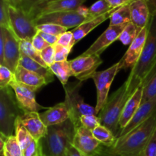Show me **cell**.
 I'll return each instance as SVG.
<instances>
[{
	"label": "cell",
	"instance_id": "cell-1",
	"mask_svg": "<svg viewBox=\"0 0 156 156\" xmlns=\"http://www.w3.org/2000/svg\"><path fill=\"white\" fill-rule=\"evenodd\" d=\"M156 68V15H151L148 24V34L143 53L136 65L131 69L126 81L133 92L143 85L148 76Z\"/></svg>",
	"mask_w": 156,
	"mask_h": 156
},
{
	"label": "cell",
	"instance_id": "cell-2",
	"mask_svg": "<svg viewBox=\"0 0 156 156\" xmlns=\"http://www.w3.org/2000/svg\"><path fill=\"white\" fill-rule=\"evenodd\" d=\"M155 129L156 112L126 135L116 139L108 149L117 156H140Z\"/></svg>",
	"mask_w": 156,
	"mask_h": 156
},
{
	"label": "cell",
	"instance_id": "cell-3",
	"mask_svg": "<svg viewBox=\"0 0 156 156\" xmlns=\"http://www.w3.org/2000/svg\"><path fill=\"white\" fill-rule=\"evenodd\" d=\"M76 129L70 119L61 124L47 127L45 137L40 140L42 156H66L72 146Z\"/></svg>",
	"mask_w": 156,
	"mask_h": 156
},
{
	"label": "cell",
	"instance_id": "cell-4",
	"mask_svg": "<svg viewBox=\"0 0 156 156\" xmlns=\"http://www.w3.org/2000/svg\"><path fill=\"white\" fill-rule=\"evenodd\" d=\"M133 94L130 91L129 83L126 82L111 96L99 113L101 125L105 126L117 136L120 130L119 120L126 103Z\"/></svg>",
	"mask_w": 156,
	"mask_h": 156
},
{
	"label": "cell",
	"instance_id": "cell-5",
	"mask_svg": "<svg viewBox=\"0 0 156 156\" xmlns=\"http://www.w3.org/2000/svg\"><path fill=\"white\" fill-rule=\"evenodd\" d=\"M22 114L13 89L0 88V133L6 138L14 135L15 122Z\"/></svg>",
	"mask_w": 156,
	"mask_h": 156
},
{
	"label": "cell",
	"instance_id": "cell-6",
	"mask_svg": "<svg viewBox=\"0 0 156 156\" xmlns=\"http://www.w3.org/2000/svg\"><path fill=\"white\" fill-rule=\"evenodd\" d=\"M82 82L67 83L63 86L65 90V101L69 108V119L73 122L75 128L77 130L81 126L80 118L84 115H97L95 108L85 102L83 98L79 94V90L82 87Z\"/></svg>",
	"mask_w": 156,
	"mask_h": 156
},
{
	"label": "cell",
	"instance_id": "cell-7",
	"mask_svg": "<svg viewBox=\"0 0 156 156\" xmlns=\"http://www.w3.org/2000/svg\"><path fill=\"white\" fill-rule=\"evenodd\" d=\"M9 25L15 36L21 40L32 41L38 30L32 17L21 9L9 6Z\"/></svg>",
	"mask_w": 156,
	"mask_h": 156
},
{
	"label": "cell",
	"instance_id": "cell-8",
	"mask_svg": "<svg viewBox=\"0 0 156 156\" xmlns=\"http://www.w3.org/2000/svg\"><path fill=\"white\" fill-rule=\"evenodd\" d=\"M119 62L104 71L95 72L91 79H93L97 90V104L95 106L96 114H98L106 104L109 98V91L114 78L118 73Z\"/></svg>",
	"mask_w": 156,
	"mask_h": 156
},
{
	"label": "cell",
	"instance_id": "cell-9",
	"mask_svg": "<svg viewBox=\"0 0 156 156\" xmlns=\"http://www.w3.org/2000/svg\"><path fill=\"white\" fill-rule=\"evenodd\" d=\"M87 20L88 18L77 10L43 15L35 18L34 22L36 26L43 24H54L69 29L77 27Z\"/></svg>",
	"mask_w": 156,
	"mask_h": 156
},
{
	"label": "cell",
	"instance_id": "cell-10",
	"mask_svg": "<svg viewBox=\"0 0 156 156\" xmlns=\"http://www.w3.org/2000/svg\"><path fill=\"white\" fill-rule=\"evenodd\" d=\"M9 86L13 89L18 106L23 113L38 112L42 109H48L37 102L35 92L37 90L36 88L19 83L15 81V78Z\"/></svg>",
	"mask_w": 156,
	"mask_h": 156
},
{
	"label": "cell",
	"instance_id": "cell-11",
	"mask_svg": "<svg viewBox=\"0 0 156 156\" xmlns=\"http://www.w3.org/2000/svg\"><path fill=\"white\" fill-rule=\"evenodd\" d=\"M85 0H47L34 6L27 13L34 20L47 14L59 12L77 11L82 7Z\"/></svg>",
	"mask_w": 156,
	"mask_h": 156
},
{
	"label": "cell",
	"instance_id": "cell-12",
	"mask_svg": "<svg viewBox=\"0 0 156 156\" xmlns=\"http://www.w3.org/2000/svg\"><path fill=\"white\" fill-rule=\"evenodd\" d=\"M102 62L103 60L99 55L82 54L70 60V66L73 72V76H75L79 82H82L91 79Z\"/></svg>",
	"mask_w": 156,
	"mask_h": 156
},
{
	"label": "cell",
	"instance_id": "cell-13",
	"mask_svg": "<svg viewBox=\"0 0 156 156\" xmlns=\"http://www.w3.org/2000/svg\"><path fill=\"white\" fill-rule=\"evenodd\" d=\"M147 34L148 25L140 30L136 39L129 45L126 53L119 61V70L133 69L136 65L137 62L143 53Z\"/></svg>",
	"mask_w": 156,
	"mask_h": 156
},
{
	"label": "cell",
	"instance_id": "cell-14",
	"mask_svg": "<svg viewBox=\"0 0 156 156\" xmlns=\"http://www.w3.org/2000/svg\"><path fill=\"white\" fill-rule=\"evenodd\" d=\"M101 145L91 130L81 126L76 130L72 146L81 156H94Z\"/></svg>",
	"mask_w": 156,
	"mask_h": 156
},
{
	"label": "cell",
	"instance_id": "cell-15",
	"mask_svg": "<svg viewBox=\"0 0 156 156\" xmlns=\"http://www.w3.org/2000/svg\"><path fill=\"white\" fill-rule=\"evenodd\" d=\"M21 50L20 40L15 35L10 28L5 29L4 66L15 73L18 66Z\"/></svg>",
	"mask_w": 156,
	"mask_h": 156
},
{
	"label": "cell",
	"instance_id": "cell-16",
	"mask_svg": "<svg viewBox=\"0 0 156 156\" xmlns=\"http://www.w3.org/2000/svg\"><path fill=\"white\" fill-rule=\"evenodd\" d=\"M126 24L120 26H109L105 31L94 41L91 47L84 52L83 55L96 54L101 56L110 45L117 41Z\"/></svg>",
	"mask_w": 156,
	"mask_h": 156
},
{
	"label": "cell",
	"instance_id": "cell-17",
	"mask_svg": "<svg viewBox=\"0 0 156 156\" xmlns=\"http://www.w3.org/2000/svg\"><path fill=\"white\" fill-rule=\"evenodd\" d=\"M156 112V98L149 100L148 101L143 102L140 105V108L137 110L136 114L131 119L127 125L125 126L123 129L119 131L117 135L116 136V139H118L120 137L126 135L129 132L138 126L143 122L149 118L152 115Z\"/></svg>",
	"mask_w": 156,
	"mask_h": 156
},
{
	"label": "cell",
	"instance_id": "cell-18",
	"mask_svg": "<svg viewBox=\"0 0 156 156\" xmlns=\"http://www.w3.org/2000/svg\"><path fill=\"white\" fill-rule=\"evenodd\" d=\"M40 117L47 127L61 124L69 119V108L66 102L64 101L54 106L48 108L44 112L41 113Z\"/></svg>",
	"mask_w": 156,
	"mask_h": 156
},
{
	"label": "cell",
	"instance_id": "cell-19",
	"mask_svg": "<svg viewBox=\"0 0 156 156\" xmlns=\"http://www.w3.org/2000/svg\"><path fill=\"white\" fill-rule=\"evenodd\" d=\"M19 118L34 140L40 141L46 136L47 127L41 120L39 113H23Z\"/></svg>",
	"mask_w": 156,
	"mask_h": 156
},
{
	"label": "cell",
	"instance_id": "cell-20",
	"mask_svg": "<svg viewBox=\"0 0 156 156\" xmlns=\"http://www.w3.org/2000/svg\"><path fill=\"white\" fill-rule=\"evenodd\" d=\"M131 22L140 30L149 24L151 18L150 11L146 0H133L129 3Z\"/></svg>",
	"mask_w": 156,
	"mask_h": 156
},
{
	"label": "cell",
	"instance_id": "cell-21",
	"mask_svg": "<svg viewBox=\"0 0 156 156\" xmlns=\"http://www.w3.org/2000/svg\"><path fill=\"white\" fill-rule=\"evenodd\" d=\"M143 93V85H142L136 90L135 92L132 94V96L129 98V100L126 103V105H125L123 112L121 114V116H120V120H119L120 130L123 129L129 123V122L133 118V117L136 114L137 110L139 109L142 103Z\"/></svg>",
	"mask_w": 156,
	"mask_h": 156
},
{
	"label": "cell",
	"instance_id": "cell-22",
	"mask_svg": "<svg viewBox=\"0 0 156 156\" xmlns=\"http://www.w3.org/2000/svg\"><path fill=\"white\" fill-rule=\"evenodd\" d=\"M117 9V8H114V9H112L111 10H110L109 12H106V13L103 14V15L97 17V18L87 20L85 22H83L82 24H81L80 25L78 26L77 27H76V28L72 31L73 34V36H74L75 43L77 44V43L79 42L81 40L83 39L85 36H87L91 30H94L95 27H97L98 26L100 25L101 23L105 22L106 20L109 19V18H111V15L113 14V12H114Z\"/></svg>",
	"mask_w": 156,
	"mask_h": 156
},
{
	"label": "cell",
	"instance_id": "cell-23",
	"mask_svg": "<svg viewBox=\"0 0 156 156\" xmlns=\"http://www.w3.org/2000/svg\"><path fill=\"white\" fill-rule=\"evenodd\" d=\"M14 78L15 81L19 83L34 88L37 90L47 85V82L44 78L33 72L25 69L20 66L17 67L14 73Z\"/></svg>",
	"mask_w": 156,
	"mask_h": 156
},
{
	"label": "cell",
	"instance_id": "cell-24",
	"mask_svg": "<svg viewBox=\"0 0 156 156\" xmlns=\"http://www.w3.org/2000/svg\"><path fill=\"white\" fill-rule=\"evenodd\" d=\"M18 66L23 67L28 71L33 72V73L41 76V77L45 79L47 84L50 83L54 80V75L49 67L43 66L37 62L30 59V57L23 53H21Z\"/></svg>",
	"mask_w": 156,
	"mask_h": 156
},
{
	"label": "cell",
	"instance_id": "cell-25",
	"mask_svg": "<svg viewBox=\"0 0 156 156\" xmlns=\"http://www.w3.org/2000/svg\"><path fill=\"white\" fill-rule=\"evenodd\" d=\"M49 68L50 69L53 75L57 77L62 86L66 85L69 79L71 76H73V72L70 66V61L69 60L55 62Z\"/></svg>",
	"mask_w": 156,
	"mask_h": 156
},
{
	"label": "cell",
	"instance_id": "cell-26",
	"mask_svg": "<svg viewBox=\"0 0 156 156\" xmlns=\"http://www.w3.org/2000/svg\"><path fill=\"white\" fill-rule=\"evenodd\" d=\"M131 22L129 4L117 8L110 18L109 26H120Z\"/></svg>",
	"mask_w": 156,
	"mask_h": 156
},
{
	"label": "cell",
	"instance_id": "cell-27",
	"mask_svg": "<svg viewBox=\"0 0 156 156\" xmlns=\"http://www.w3.org/2000/svg\"><path fill=\"white\" fill-rule=\"evenodd\" d=\"M15 136H16L20 146H21L22 152L33 141V137L30 136L28 131L24 126L19 117L16 120L15 125Z\"/></svg>",
	"mask_w": 156,
	"mask_h": 156
},
{
	"label": "cell",
	"instance_id": "cell-28",
	"mask_svg": "<svg viewBox=\"0 0 156 156\" xmlns=\"http://www.w3.org/2000/svg\"><path fill=\"white\" fill-rule=\"evenodd\" d=\"M92 134L94 138L103 146L110 147L113 146L116 140V136L110 129L105 126L100 125L95 129H93Z\"/></svg>",
	"mask_w": 156,
	"mask_h": 156
},
{
	"label": "cell",
	"instance_id": "cell-29",
	"mask_svg": "<svg viewBox=\"0 0 156 156\" xmlns=\"http://www.w3.org/2000/svg\"><path fill=\"white\" fill-rule=\"evenodd\" d=\"M143 85V93L142 103L156 98V68L148 76Z\"/></svg>",
	"mask_w": 156,
	"mask_h": 156
},
{
	"label": "cell",
	"instance_id": "cell-30",
	"mask_svg": "<svg viewBox=\"0 0 156 156\" xmlns=\"http://www.w3.org/2000/svg\"><path fill=\"white\" fill-rule=\"evenodd\" d=\"M20 50H21V53L26 55L30 59H34L38 63L42 65L43 66L48 67L43 60L41 56V52L37 51L33 47L31 41H30V40H21L20 41Z\"/></svg>",
	"mask_w": 156,
	"mask_h": 156
},
{
	"label": "cell",
	"instance_id": "cell-31",
	"mask_svg": "<svg viewBox=\"0 0 156 156\" xmlns=\"http://www.w3.org/2000/svg\"><path fill=\"white\" fill-rule=\"evenodd\" d=\"M140 32V29L133 24L132 22H129L126 24V27L123 30V31L120 34V37L118 38V41H120L124 45H130L133 41L136 39L137 35Z\"/></svg>",
	"mask_w": 156,
	"mask_h": 156
},
{
	"label": "cell",
	"instance_id": "cell-32",
	"mask_svg": "<svg viewBox=\"0 0 156 156\" xmlns=\"http://www.w3.org/2000/svg\"><path fill=\"white\" fill-rule=\"evenodd\" d=\"M112 9L114 8H111L106 0H98L88 9V20L97 18Z\"/></svg>",
	"mask_w": 156,
	"mask_h": 156
},
{
	"label": "cell",
	"instance_id": "cell-33",
	"mask_svg": "<svg viewBox=\"0 0 156 156\" xmlns=\"http://www.w3.org/2000/svg\"><path fill=\"white\" fill-rule=\"evenodd\" d=\"M5 151L15 156H23L22 149L15 134L8 137L5 144Z\"/></svg>",
	"mask_w": 156,
	"mask_h": 156
},
{
	"label": "cell",
	"instance_id": "cell-34",
	"mask_svg": "<svg viewBox=\"0 0 156 156\" xmlns=\"http://www.w3.org/2000/svg\"><path fill=\"white\" fill-rule=\"evenodd\" d=\"M38 31L44 32V33L49 34L55 35V36H60L65 32L68 31V29L66 27H62L60 25L54 24H43L36 26Z\"/></svg>",
	"mask_w": 156,
	"mask_h": 156
},
{
	"label": "cell",
	"instance_id": "cell-35",
	"mask_svg": "<svg viewBox=\"0 0 156 156\" xmlns=\"http://www.w3.org/2000/svg\"><path fill=\"white\" fill-rule=\"evenodd\" d=\"M81 126L92 131L101 125L100 119L96 115H84L80 118Z\"/></svg>",
	"mask_w": 156,
	"mask_h": 156
},
{
	"label": "cell",
	"instance_id": "cell-36",
	"mask_svg": "<svg viewBox=\"0 0 156 156\" xmlns=\"http://www.w3.org/2000/svg\"><path fill=\"white\" fill-rule=\"evenodd\" d=\"M9 4L7 0H0V26L10 28L9 25Z\"/></svg>",
	"mask_w": 156,
	"mask_h": 156
},
{
	"label": "cell",
	"instance_id": "cell-37",
	"mask_svg": "<svg viewBox=\"0 0 156 156\" xmlns=\"http://www.w3.org/2000/svg\"><path fill=\"white\" fill-rule=\"evenodd\" d=\"M14 79V73L5 66H0V88H5L10 85Z\"/></svg>",
	"mask_w": 156,
	"mask_h": 156
},
{
	"label": "cell",
	"instance_id": "cell-38",
	"mask_svg": "<svg viewBox=\"0 0 156 156\" xmlns=\"http://www.w3.org/2000/svg\"><path fill=\"white\" fill-rule=\"evenodd\" d=\"M56 44L66 47V48L70 49V50H73V47L76 44L73 32L66 31L62 34H61L60 36H59Z\"/></svg>",
	"mask_w": 156,
	"mask_h": 156
},
{
	"label": "cell",
	"instance_id": "cell-39",
	"mask_svg": "<svg viewBox=\"0 0 156 156\" xmlns=\"http://www.w3.org/2000/svg\"><path fill=\"white\" fill-rule=\"evenodd\" d=\"M41 56L46 65L48 67L55 62V48L54 46L50 45L41 52Z\"/></svg>",
	"mask_w": 156,
	"mask_h": 156
},
{
	"label": "cell",
	"instance_id": "cell-40",
	"mask_svg": "<svg viewBox=\"0 0 156 156\" xmlns=\"http://www.w3.org/2000/svg\"><path fill=\"white\" fill-rule=\"evenodd\" d=\"M140 156H156V129Z\"/></svg>",
	"mask_w": 156,
	"mask_h": 156
},
{
	"label": "cell",
	"instance_id": "cell-41",
	"mask_svg": "<svg viewBox=\"0 0 156 156\" xmlns=\"http://www.w3.org/2000/svg\"><path fill=\"white\" fill-rule=\"evenodd\" d=\"M55 48V62H62L67 60L68 56L71 53L72 50L64 47L62 46L56 44Z\"/></svg>",
	"mask_w": 156,
	"mask_h": 156
},
{
	"label": "cell",
	"instance_id": "cell-42",
	"mask_svg": "<svg viewBox=\"0 0 156 156\" xmlns=\"http://www.w3.org/2000/svg\"><path fill=\"white\" fill-rule=\"evenodd\" d=\"M41 152L40 142L33 140L30 145L22 152L23 156H37Z\"/></svg>",
	"mask_w": 156,
	"mask_h": 156
},
{
	"label": "cell",
	"instance_id": "cell-43",
	"mask_svg": "<svg viewBox=\"0 0 156 156\" xmlns=\"http://www.w3.org/2000/svg\"><path fill=\"white\" fill-rule=\"evenodd\" d=\"M31 42H32V44H33V47L39 52H41L43 50H44L46 47L50 46V44H49L48 43L46 42L45 40H44V38L39 34L38 32L37 34L34 37Z\"/></svg>",
	"mask_w": 156,
	"mask_h": 156
},
{
	"label": "cell",
	"instance_id": "cell-44",
	"mask_svg": "<svg viewBox=\"0 0 156 156\" xmlns=\"http://www.w3.org/2000/svg\"><path fill=\"white\" fill-rule=\"evenodd\" d=\"M5 29L0 26V64L4 66V47H5Z\"/></svg>",
	"mask_w": 156,
	"mask_h": 156
},
{
	"label": "cell",
	"instance_id": "cell-45",
	"mask_svg": "<svg viewBox=\"0 0 156 156\" xmlns=\"http://www.w3.org/2000/svg\"><path fill=\"white\" fill-rule=\"evenodd\" d=\"M45 1H47V0H24L21 9L28 12L34 6L37 5L41 2H44Z\"/></svg>",
	"mask_w": 156,
	"mask_h": 156
},
{
	"label": "cell",
	"instance_id": "cell-46",
	"mask_svg": "<svg viewBox=\"0 0 156 156\" xmlns=\"http://www.w3.org/2000/svg\"><path fill=\"white\" fill-rule=\"evenodd\" d=\"M38 33H39V34L41 35L44 40H45L46 42L48 43L50 45L54 46L57 44L58 37H59L55 36V35L49 34L44 33V32H41V31H38Z\"/></svg>",
	"mask_w": 156,
	"mask_h": 156
},
{
	"label": "cell",
	"instance_id": "cell-47",
	"mask_svg": "<svg viewBox=\"0 0 156 156\" xmlns=\"http://www.w3.org/2000/svg\"><path fill=\"white\" fill-rule=\"evenodd\" d=\"M106 1L111 6V8H118L129 4L133 0H106Z\"/></svg>",
	"mask_w": 156,
	"mask_h": 156
},
{
	"label": "cell",
	"instance_id": "cell-48",
	"mask_svg": "<svg viewBox=\"0 0 156 156\" xmlns=\"http://www.w3.org/2000/svg\"><path fill=\"white\" fill-rule=\"evenodd\" d=\"M149 5L151 15H156V0H146Z\"/></svg>",
	"mask_w": 156,
	"mask_h": 156
},
{
	"label": "cell",
	"instance_id": "cell-49",
	"mask_svg": "<svg viewBox=\"0 0 156 156\" xmlns=\"http://www.w3.org/2000/svg\"><path fill=\"white\" fill-rule=\"evenodd\" d=\"M9 5L17 9H21L24 0H7Z\"/></svg>",
	"mask_w": 156,
	"mask_h": 156
},
{
	"label": "cell",
	"instance_id": "cell-50",
	"mask_svg": "<svg viewBox=\"0 0 156 156\" xmlns=\"http://www.w3.org/2000/svg\"><path fill=\"white\" fill-rule=\"evenodd\" d=\"M6 137L4 136L2 133H0V156L3 155L5 151V144Z\"/></svg>",
	"mask_w": 156,
	"mask_h": 156
},
{
	"label": "cell",
	"instance_id": "cell-51",
	"mask_svg": "<svg viewBox=\"0 0 156 156\" xmlns=\"http://www.w3.org/2000/svg\"><path fill=\"white\" fill-rule=\"evenodd\" d=\"M66 156H81V155L79 153V152L72 146H70V147L69 148L68 150H67Z\"/></svg>",
	"mask_w": 156,
	"mask_h": 156
},
{
	"label": "cell",
	"instance_id": "cell-52",
	"mask_svg": "<svg viewBox=\"0 0 156 156\" xmlns=\"http://www.w3.org/2000/svg\"><path fill=\"white\" fill-rule=\"evenodd\" d=\"M3 156H15V155H11L10 153H9V152H6V151H4V154H3Z\"/></svg>",
	"mask_w": 156,
	"mask_h": 156
},
{
	"label": "cell",
	"instance_id": "cell-53",
	"mask_svg": "<svg viewBox=\"0 0 156 156\" xmlns=\"http://www.w3.org/2000/svg\"><path fill=\"white\" fill-rule=\"evenodd\" d=\"M37 156H42V155H41V152H40V153H39V154H38V155H37Z\"/></svg>",
	"mask_w": 156,
	"mask_h": 156
},
{
	"label": "cell",
	"instance_id": "cell-54",
	"mask_svg": "<svg viewBox=\"0 0 156 156\" xmlns=\"http://www.w3.org/2000/svg\"><path fill=\"white\" fill-rule=\"evenodd\" d=\"M2 66V65H1V64H0V66Z\"/></svg>",
	"mask_w": 156,
	"mask_h": 156
}]
</instances>
